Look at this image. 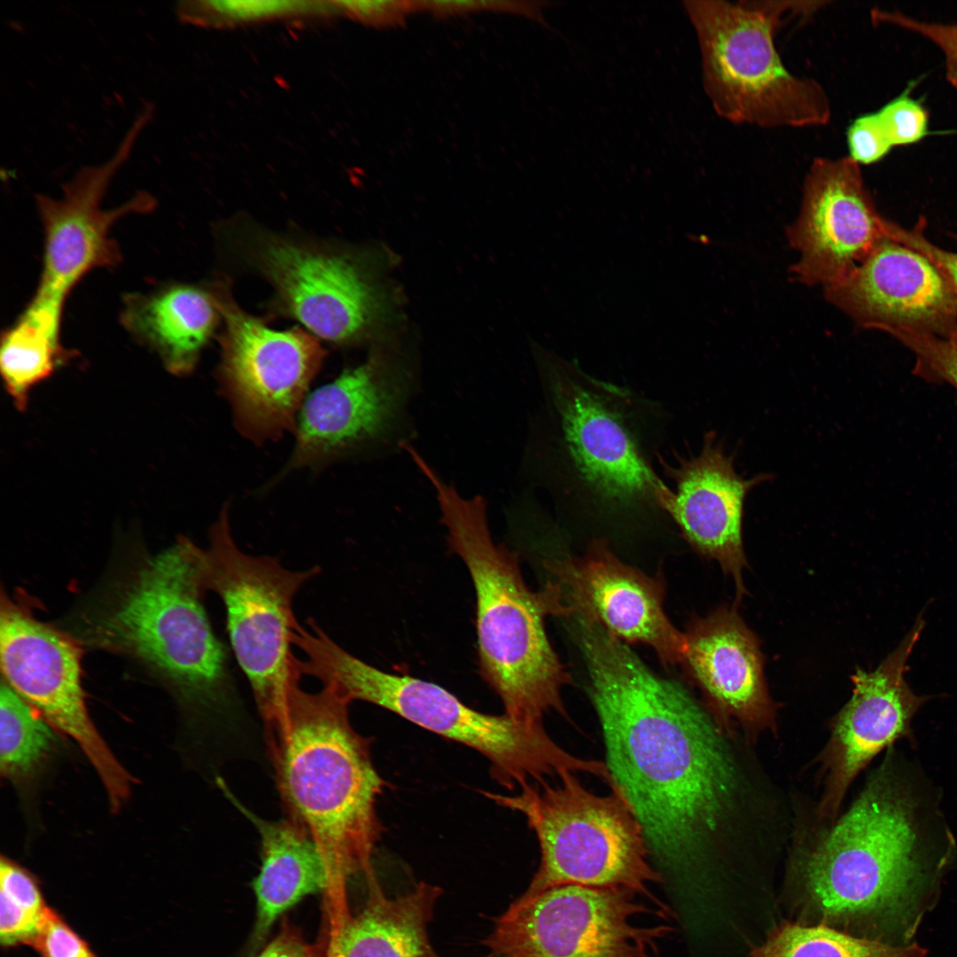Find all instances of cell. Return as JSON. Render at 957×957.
<instances>
[{"label": "cell", "instance_id": "52a82bcc", "mask_svg": "<svg viewBox=\"0 0 957 957\" xmlns=\"http://www.w3.org/2000/svg\"><path fill=\"white\" fill-rule=\"evenodd\" d=\"M574 772L564 770L560 782L525 783L517 794L484 792L497 805L523 814L535 833L541 862L523 903L558 885L626 888L647 898L668 919V905L649 889L663 876L649 861L642 828L627 802L616 791L597 796Z\"/></svg>", "mask_w": 957, "mask_h": 957}, {"label": "cell", "instance_id": "7a4b0ae2", "mask_svg": "<svg viewBox=\"0 0 957 957\" xmlns=\"http://www.w3.org/2000/svg\"><path fill=\"white\" fill-rule=\"evenodd\" d=\"M916 811L907 785L883 765L844 814L800 852L808 905L830 922L872 927L883 941L912 943L943 865L925 850Z\"/></svg>", "mask_w": 957, "mask_h": 957}, {"label": "cell", "instance_id": "d590c367", "mask_svg": "<svg viewBox=\"0 0 957 957\" xmlns=\"http://www.w3.org/2000/svg\"><path fill=\"white\" fill-rule=\"evenodd\" d=\"M846 137L849 157L859 165L878 162L893 147L875 112L856 118L848 127Z\"/></svg>", "mask_w": 957, "mask_h": 957}, {"label": "cell", "instance_id": "5bb4252c", "mask_svg": "<svg viewBox=\"0 0 957 957\" xmlns=\"http://www.w3.org/2000/svg\"><path fill=\"white\" fill-rule=\"evenodd\" d=\"M153 113L149 105L141 107L113 154L101 164L80 168L63 184L60 197L36 194L44 248L35 296L65 305L86 274L120 263V248L110 236L112 228L128 214L152 210L156 200L149 192L138 191L114 208L105 209L102 203L111 181L128 159Z\"/></svg>", "mask_w": 957, "mask_h": 957}, {"label": "cell", "instance_id": "ffe728a7", "mask_svg": "<svg viewBox=\"0 0 957 957\" xmlns=\"http://www.w3.org/2000/svg\"><path fill=\"white\" fill-rule=\"evenodd\" d=\"M259 261L289 312L335 343L362 338L386 315L384 293L354 261L284 241H267Z\"/></svg>", "mask_w": 957, "mask_h": 957}, {"label": "cell", "instance_id": "8fae6325", "mask_svg": "<svg viewBox=\"0 0 957 957\" xmlns=\"http://www.w3.org/2000/svg\"><path fill=\"white\" fill-rule=\"evenodd\" d=\"M636 895L626 888L555 886L513 902L486 944L498 957H654L674 928L633 922L642 914L669 921Z\"/></svg>", "mask_w": 957, "mask_h": 957}, {"label": "cell", "instance_id": "44dd1931", "mask_svg": "<svg viewBox=\"0 0 957 957\" xmlns=\"http://www.w3.org/2000/svg\"><path fill=\"white\" fill-rule=\"evenodd\" d=\"M658 461L674 482V490L666 486L660 491V509L696 550L717 561L732 576L740 598L746 564L742 537L745 499L752 488L772 479V475L742 478L735 471L734 455H726L712 432L704 436L698 455L678 457L673 465L659 456Z\"/></svg>", "mask_w": 957, "mask_h": 957}, {"label": "cell", "instance_id": "3957f363", "mask_svg": "<svg viewBox=\"0 0 957 957\" xmlns=\"http://www.w3.org/2000/svg\"><path fill=\"white\" fill-rule=\"evenodd\" d=\"M419 470L433 486L452 550L465 564L476 595L478 667L500 697L505 714L541 722L555 710L564 714L562 689L569 673L545 629L548 616L568 617L559 586L533 591L517 555L492 538L482 496L466 498L427 462Z\"/></svg>", "mask_w": 957, "mask_h": 957}, {"label": "cell", "instance_id": "603a6c76", "mask_svg": "<svg viewBox=\"0 0 957 957\" xmlns=\"http://www.w3.org/2000/svg\"><path fill=\"white\" fill-rule=\"evenodd\" d=\"M226 798L251 821L261 841V864L253 881L257 899L256 938H261L274 922L308 894L330 888L325 861L305 828L287 817L261 818L235 797L221 779Z\"/></svg>", "mask_w": 957, "mask_h": 957}, {"label": "cell", "instance_id": "4316f807", "mask_svg": "<svg viewBox=\"0 0 957 957\" xmlns=\"http://www.w3.org/2000/svg\"><path fill=\"white\" fill-rule=\"evenodd\" d=\"M917 943L896 945L859 937L826 924L786 922L773 930L750 957H925Z\"/></svg>", "mask_w": 957, "mask_h": 957}, {"label": "cell", "instance_id": "9a60e30c", "mask_svg": "<svg viewBox=\"0 0 957 957\" xmlns=\"http://www.w3.org/2000/svg\"><path fill=\"white\" fill-rule=\"evenodd\" d=\"M414 383L405 363L377 353L307 394L298 416L293 450L279 478L394 442Z\"/></svg>", "mask_w": 957, "mask_h": 957}, {"label": "cell", "instance_id": "cb8c5ba5", "mask_svg": "<svg viewBox=\"0 0 957 957\" xmlns=\"http://www.w3.org/2000/svg\"><path fill=\"white\" fill-rule=\"evenodd\" d=\"M218 311L216 300L202 289L173 284L128 296L121 321L157 354L166 369L183 376L195 368L215 328Z\"/></svg>", "mask_w": 957, "mask_h": 957}, {"label": "cell", "instance_id": "f546056e", "mask_svg": "<svg viewBox=\"0 0 957 957\" xmlns=\"http://www.w3.org/2000/svg\"><path fill=\"white\" fill-rule=\"evenodd\" d=\"M915 356L914 373L934 382H945L957 389V327L945 336L888 329Z\"/></svg>", "mask_w": 957, "mask_h": 957}, {"label": "cell", "instance_id": "f1b7e54d", "mask_svg": "<svg viewBox=\"0 0 957 957\" xmlns=\"http://www.w3.org/2000/svg\"><path fill=\"white\" fill-rule=\"evenodd\" d=\"M175 9L178 19L185 24L219 29L338 14L332 1L183 0Z\"/></svg>", "mask_w": 957, "mask_h": 957}, {"label": "cell", "instance_id": "ab89813d", "mask_svg": "<svg viewBox=\"0 0 957 957\" xmlns=\"http://www.w3.org/2000/svg\"><path fill=\"white\" fill-rule=\"evenodd\" d=\"M258 957H319L318 954L298 936L283 931L262 951Z\"/></svg>", "mask_w": 957, "mask_h": 957}, {"label": "cell", "instance_id": "d6986e66", "mask_svg": "<svg viewBox=\"0 0 957 957\" xmlns=\"http://www.w3.org/2000/svg\"><path fill=\"white\" fill-rule=\"evenodd\" d=\"M545 568L559 586L569 616L587 617L622 642L650 646L666 665L682 662L685 635L664 611L659 578L625 564L603 541L581 556L546 560Z\"/></svg>", "mask_w": 957, "mask_h": 957}, {"label": "cell", "instance_id": "ac0fdd59", "mask_svg": "<svg viewBox=\"0 0 957 957\" xmlns=\"http://www.w3.org/2000/svg\"><path fill=\"white\" fill-rule=\"evenodd\" d=\"M825 293L863 328L945 336L957 327V295L947 279L922 253L888 236Z\"/></svg>", "mask_w": 957, "mask_h": 957}, {"label": "cell", "instance_id": "1f68e13d", "mask_svg": "<svg viewBox=\"0 0 957 957\" xmlns=\"http://www.w3.org/2000/svg\"><path fill=\"white\" fill-rule=\"evenodd\" d=\"M416 11L438 19H448L478 12L521 16L548 27L544 10L553 3L516 0H415Z\"/></svg>", "mask_w": 957, "mask_h": 957}, {"label": "cell", "instance_id": "e0dca14e", "mask_svg": "<svg viewBox=\"0 0 957 957\" xmlns=\"http://www.w3.org/2000/svg\"><path fill=\"white\" fill-rule=\"evenodd\" d=\"M923 627L918 618L875 670L859 669L852 675V696L838 713L822 755L821 819L833 821L861 770L883 750L909 735L912 718L929 698L915 695L905 681L908 657Z\"/></svg>", "mask_w": 957, "mask_h": 957}, {"label": "cell", "instance_id": "4fadbf2b", "mask_svg": "<svg viewBox=\"0 0 957 957\" xmlns=\"http://www.w3.org/2000/svg\"><path fill=\"white\" fill-rule=\"evenodd\" d=\"M78 642L34 618L5 596L0 610L3 681L54 729L72 738L102 781L112 808L128 798L132 779L89 714Z\"/></svg>", "mask_w": 957, "mask_h": 957}, {"label": "cell", "instance_id": "74e56055", "mask_svg": "<svg viewBox=\"0 0 957 957\" xmlns=\"http://www.w3.org/2000/svg\"><path fill=\"white\" fill-rule=\"evenodd\" d=\"M1 895L27 910L43 914L47 906L35 879L19 865L2 858L0 862Z\"/></svg>", "mask_w": 957, "mask_h": 957}, {"label": "cell", "instance_id": "d6a6232c", "mask_svg": "<svg viewBox=\"0 0 957 957\" xmlns=\"http://www.w3.org/2000/svg\"><path fill=\"white\" fill-rule=\"evenodd\" d=\"M872 20L890 24L916 33L933 43L943 53L945 75L957 89V23L920 20L900 12L874 9Z\"/></svg>", "mask_w": 957, "mask_h": 957}, {"label": "cell", "instance_id": "30bf717a", "mask_svg": "<svg viewBox=\"0 0 957 957\" xmlns=\"http://www.w3.org/2000/svg\"><path fill=\"white\" fill-rule=\"evenodd\" d=\"M200 568L206 591L224 605L233 651L271 735L285 722L290 689L301 677L291 650L298 624L293 599L319 568L291 571L271 556L243 552L231 534L228 504L201 549Z\"/></svg>", "mask_w": 957, "mask_h": 957}, {"label": "cell", "instance_id": "d4e9b609", "mask_svg": "<svg viewBox=\"0 0 957 957\" xmlns=\"http://www.w3.org/2000/svg\"><path fill=\"white\" fill-rule=\"evenodd\" d=\"M369 879V902L358 915L342 920L331 957H438L427 928L440 889L421 883L412 891L389 899L373 875Z\"/></svg>", "mask_w": 957, "mask_h": 957}, {"label": "cell", "instance_id": "277c9868", "mask_svg": "<svg viewBox=\"0 0 957 957\" xmlns=\"http://www.w3.org/2000/svg\"><path fill=\"white\" fill-rule=\"evenodd\" d=\"M200 556L182 538L132 561L79 611L75 640L134 659L186 703L213 706L231 681L203 605Z\"/></svg>", "mask_w": 957, "mask_h": 957}, {"label": "cell", "instance_id": "7c38bea8", "mask_svg": "<svg viewBox=\"0 0 957 957\" xmlns=\"http://www.w3.org/2000/svg\"><path fill=\"white\" fill-rule=\"evenodd\" d=\"M216 303L225 323L217 379L236 428L258 444L294 432L323 350L300 329L275 331L232 301Z\"/></svg>", "mask_w": 957, "mask_h": 957}, {"label": "cell", "instance_id": "8992f818", "mask_svg": "<svg viewBox=\"0 0 957 957\" xmlns=\"http://www.w3.org/2000/svg\"><path fill=\"white\" fill-rule=\"evenodd\" d=\"M311 673L350 702L373 704L475 750L489 760L494 780L509 790L531 780L542 782L564 770L607 777L604 762L582 759L565 751L549 736L541 722L527 723L505 713L480 712L439 685L370 665L333 640L316 649Z\"/></svg>", "mask_w": 957, "mask_h": 957}, {"label": "cell", "instance_id": "5b68a950", "mask_svg": "<svg viewBox=\"0 0 957 957\" xmlns=\"http://www.w3.org/2000/svg\"><path fill=\"white\" fill-rule=\"evenodd\" d=\"M351 702L333 687L315 693L290 689L284 726L267 740L288 817L308 832L330 875L343 890L356 872L372 874L371 856L382 825L377 801L385 784L376 770L370 740L349 719Z\"/></svg>", "mask_w": 957, "mask_h": 957}, {"label": "cell", "instance_id": "83f0119b", "mask_svg": "<svg viewBox=\"0 0 957 957\" xmlns=\"http://www.w3.org/2000/svg\"><path fill=\"white\" fill-rule=\"evenodd\" d=\"M56 743L52 726L4 681L0 690V768L18 778L33 772Z\"/></svg>", "mask_w": 957, "mask_h": 957}, {"label": "cell", "instance_id": "4dcf8cb0", "mask_svg": "<svg viewBox=\"0 0 957 957\" xmlns=\"http://www.w3.org/2000/svg\"><path fill=\"white\" fill-rule=\"evenodd\" d=\"M915 82L875 112L891 145H909L929 134V113L920 100L910 96Z\"/></svg>", "mask_w": 957, "mask_h": 957}, {"label": "cell", "instance_id": "7402d4cb", "mask_svg": "<svg viewBox=\"0 0 957 957\" xmlns=\"http://www.w3.org/2000/svg\"><path fill=\"white\" fill-rule=\"evenodd\" d=\"M682 662L723 719L750 736L773 730L775 710L768 694L758 641L735 610L722 607L691 624Z\"/></svg>", "mask_w": 957, "mask_h": 957}, {"label": "cell", "instance_id": "6da1fadb", "mask_svg": "<svg viewBox=\"0 0 957 957\" xmlns=\"http://www.w3.org/2000/svg\"><path fill=\"white\" fill-rule=\"evenodd\" d=\"M600 720L611 790L639 821L667 895H702L711 862L757 838L760 794L729 737L680 683L596 621L572 623Z\"/></svg>", "mask_w": 957, "mask_h": 957}, {"label": "cell", "instance_id": "9c48e42d", "mask_svg": "<svg viewBox=\"0 0 957 957\" xmlns=\"http://www.w3.org/2000/svg\"><path fill=\"white\" fill-rule=\"evenodd\" d=\"M553 418L551 450L541 457L584 503L616 510L657 508L666 486L648 459L632 395L562 362H544ZM585 502V503H586Z\"/></svg>", "mask_w": 957, "mask_h": 957}, {"label": "cell", "instance_id": "f35d334b", "mask_svg": "<svg viewBox=\"0 0 957 957\" xmlns=\"http://www.w3.org/2000/svg\"><path fill=\"white\" fill-rule=\"evenodd\" d=\"M43 913L41 914L33 913L1 895L0 939L2 945L5 946L22 943L29 945L37 933Z\"/></svg>", "mask_w": 957, "mask_h": 957}, {"label": "cell", "instance_id": "836d02e7", "mask_svg": "<svg viewBox=\"0 0 957 957\" xmlns=\"http://www.w3.org/2000/svg\"><path fill=\"white\" fill-rule=\"evenodd\" d=\"M339 14L375 28H391L404 25L408 17L417 12L415 0H335Z\"/></svg>", "mask_w": 957, "mask_h": 957}, {"label": "cell", "instance_id": "2e32d148", "mask_svg": "<svg viewBox=\"0 0 957 957\" xmlns=\"http://www.w3.org/2000/svg\"><path fill=\"white\" fill-rule=\"evenodd\" d=\"M860 165L849 156L816 158L804 183L800 214L788 237L799 259L791 268L803 284H833L886 237Z\"/></svg>", "mask_w": 957, "mask_h": 957}, {"label": "cell", "instance_id": "484cf974", "mask_svg": "<svg viewBox=\"0 0 957 957\" xmlns=\"http://www.w3.org/2000/svg\"><path fill=\"white\" fill-rule=\"evenodd\" d=\"M61 319L59 313L29 302L2 336L1 374L7 393L19 410L27 406L31 391L68 356L60 342Z\"/></svg>", "mask_w": 957, "mask_h": 957}, {"label": "cell", "instance_id": "ba28073f", "mask_svg": "<svg viewBox=\"0 0 957 957\" xmlns=\"http://www.w3.org/2000/svg\"><path fill=\"white\" fill-rule=\"evenodd\" d=\"M701 54L702 82L721 118L760 128L826 125L829 98L791 74L776 50L779 19L763 1L686 0Z\"/></svg>", "mask_w": 957, "mask_h": 957}, {"label": "cell", "instance_id": "8d00e7d4", "mask_svg": "<svg viewBox=\"0 0 957 957\" xmlns=\"http://www.w3.org/2000/svg\"><path fill=\"white\" fill-rule=\"evenodd\" d=\"M923 222L905 229L891 221L886 223L888 237L918 251L930 260L947 279L957 295V252L947 251L931 243L923 233Z\"/></svg>", "mask_w": 957, "mask_h": 957}, {"label": "cell", "instance_id": "e575fe53", "mask_svg": "<svg viewBox=\"0 0 957 957\" xmlns=\"http://www.w3.org/2000/svg\"><path fill=\"white\" fill-rule=\"evenodd\" d=\"M29 945L43 957H96L87 944L49 907Z\"/></svg>", "mask_w": 957, "mask_h": 957}]
</instances>
